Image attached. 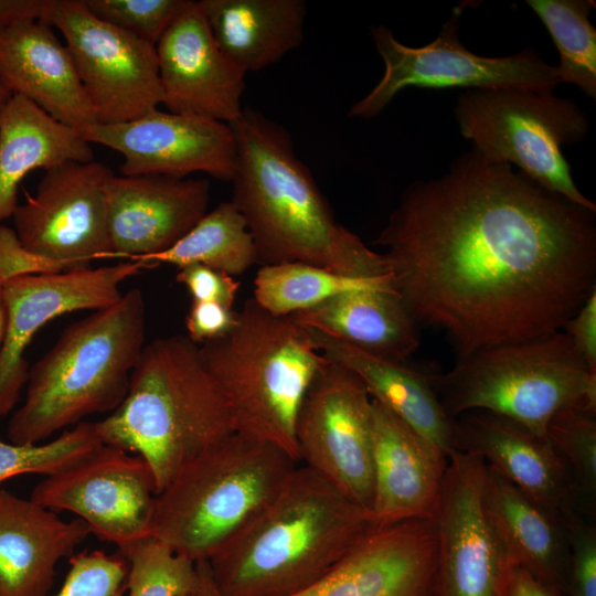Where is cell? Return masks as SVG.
<instances>
[{"label":"cell","mask_w":596,"mask_h":596,"mask_svg":"<svg viewBox=\"0 0 596 596\" xmlns=\"http://www.w3.org/2000/svg\"><path fill=\"white\" fill-rule=\"evenodd\" d=\"M596 212L471 149L407 187L375 243L458 359L563 329L596 290Z\"/></svg>","instance_id":"cell-1"},{"label":"cell","mask_w":596,"mask_h":596,"mask_svg":"<svg viewBox=\"0 0 596 596\" xmlns=\"http://www.w3.org/2000/svg\"><path fill=\"white\" fill-rule=\"evenodd\" d=\"M230 126L236 143L231 201L246 222L257 263H305L354 278L391 274L383 254L336 220L284 127L252 108Z\"/></svg>","instance_id":"cell-2"},{"label":"cell","mask_w":596,"mask_h":596,"mask_svg":"<svg viewBox=\"0 0 596 596\" xmlns=\"http://www.w3.org/2000/svg\"><path fill=\"white\" fill-rule=\"evenodd\" d=\"M370 513L307 466L207 561L222 596H291L368 532Z\"/></svg>","instance_id":"cell-3"},{"label":"cell","mask_w":596,"mask_h":596,"mask_svg":"<svg viewBox=\"0 0 596 596\" xmlns=\"http://www.w3.org/2000/svg\"><path fill=\"white\" fill-rule=\"evenodd\" d=\"M94 427L103 444L148 464L158 494L185 465L235 432L224 393L187 336L147 343L126 397Z\"/></svg>","instance_id":"cell-4"},{"label":"cell","mask_w":596,"mask_h":596,"mask_svg":"<svg viewBox=\"0 0 596 596\" xmlns=\"http://www.w3.org/2000/svg\"><path fill=\"white\" fill-rule=\"evenodd\" d=\"M146 340L137 287L70 324L29 370L25 398L11 416L13 444H38L89 415L115 411L127 395Z\"/></svg>","instance_id":"cell-5"},{"label":"cell","mask_w":596,"mask_h":596,"mask_svg":"<svg viewBox=\"0 0 596 596\" xmlns=\"http://www.w3.org/2000/svg\"><path fill=\"white\" fill-rule=\"evenodd\" d=\"M199 348L226 397L235 432L273 444L300 464L298 411L327 362L308 328L249 298L230 333Z\"/></svg>","instance_id":"cell-6"},{"label":"cell","mask_w":596,"mask_h":596,"mask_svg":"<svg viewBox=\"0 0 596 596\" xmlns=\"http://www.w3.org/2000/svg\"><path fill=\"white\" fill-rule=\"evenodd\" d=\"M297 465L277 446L234 432L185 465L157 496L153 535L194 562L209 561Z\"/></svg>","instance_id":"cell-7"},{"label":"cell","mask_w":596,"mask_h":596,"mask_svg":"<svg viewBox=\"0 0 596 596\" xmlns=\"http://www.w3.org/2000/svg\"><path fill=\"white\" fill-rule=\"evenodd\" d=\"M429 377L450 418L485 411L542 436L563 406L596 404V376L563 330L479 350Z\"/></svg>","instance_id":"cell-8"},{"label":"cell","mask_w":596,"mask_h":596,"mask_svg":"<svg viewBox=\"0 0 596 596\" xmlns=\"http://www.w3.org/2000/svg\"><path fill=\"white\" fill-rule=\"evenodd\" d=\"M455 118L486 159L515 166L545 189L596 212L562 152V146L582 141L589 128L574 100L546 89L471 88L458 96Z\"/></svg>","instance_id":"cell-9"},{"label":"cell","mask_w":596,"mask_h":596,"mask_svg":"<svg viewBox=\"0 0 596 596\" xmlns=\"http://www.w3.org/2000/svg\"><path fill=\"white\" fill-rule=\"evenodd\" d=\"M459 7L443 24L438 36L422 47L398 42L392 31L372 26L375 49L384 62L380 82L350 109V116L380 115L404 88H524L554 91L561 84L556 66L533 49L501 57L473 54L459 40Z\"/></svg>","instance_id":"cell-10"},{"label":"cell","mask_w":596,"mask_h":596,"mask_svg":"<svg viewBox=\"0 0 596 596\" xmlns=\"http://www.w3.org/2000/svg\"><path fill=\"white\" fill-rule=\"evenodd\" d=\"M41 21L63 35L97 124L131 121L162 103L156 45L99 20L83 0H49Z\"/></svg>","instance_id":"cell-11"},{"label":"cell","mask_w":596,"mask_h":596,"mask_svg":"<svg viewBox=\"0 0 596 596\" xmlns=\"http://www.w3.org/2000/svg\"><path fill=\"white\" fill-rule=\"evenodd\" d=\"M295 437L300 462L370 513L372 397L352 371L327 359L301 402Z\"/></svg>","instance_id":"cell-12"},{"label":"cell","mask_w":596,"mask_h":596,"mask_svg":"<svg viewBox=\"0 0 596 596\" xmlns=\"http://www.w3.org/2000/svg\"><path fill=\"white\" fill-rule=\"evenodd\" d=\"M157 488L138 455L103 444L74 466L40 481L31 500L53 511H68L91 533L124 551L153 534Z\"/></svg>","instance_id":"cell-13"},{"label":"cell","mask_w":596,"mask_h":596,"mask_svg":"<svg viewBox=\"0 0 596 596\" xmlns=\"http://www.w3.org/2000/svg\"><path fill=\"white\" fill-rule=\"evenodd\" d=\"M98 161H68L45 170L34 195L17 205L14 232L30 251L62 263L66 270L110 258L107 223L108 180Z\"/></svg>","instance_id":"cell-14"},{"label":"cell","mask_w":596,"mask_h":596,"mask_svg":"<svg viewBox=\"0 0 596 596\" xmlns=\"http://www.w3.org/2000/svg\"><path fill=\"white\" fill-rule=\"evenodd\" d=\"M149 267L128 260L97 268L32 275L2 285L6 326L0 345V418L9 414L26 384L24 352L51 320L78 310H99L120 300V286Z\"/></svg>","instance_id":"cell-15"},{"label":"cell","mask_w":596,"mask_h":596,"mask_svg":"<svg viewBox=\"0 0 596 596\" xmlns=\"http://www.w3.org/2000/svg\"><path fill=\"white\" fill-rule=\"evenodd\" d=\"M485 460L457 451L448 458L434 517L437 562L432 596H503L512 566L481 503Z\"/></svg>","instance_id":"cell-16"},{"label":"cell","mask_w":596,"mask_h":596,"mask_svg":"<svg viewBox=\"0 0 596 596\" xmlns=\"http://www.w3.org/2000/svg\"><path fill=\"white\" fill-rule=\"evenodd\" d=\"M88 143L123 156V175L188 178L203 172L232 182L236 143L228 124L196 116L161 111L121 124H94L79 129Z\"/></svg>","instance_id":"cell-17"},{"label":"cell","mask_w":596,"mask_h":596,"mask_svg":"<svg viewBox=\"0 0 596 596\" xmlns=\"http://www.w3.org/2000/svg\"><path fill=\"white\" fill-rule=\"evenodd\" d=\"M162 103L170 113L232 124L243 111L246 73L215 41L199 1L156 45Z\"/></svg>","instance_id":"cell-18"},{"label":"cell","mask_w":596,"mask_h":596,"mask_svg":"<svg viewBox=\"0 0 596 596\" xmlns=\"http://www.w3.org/2000/svg\"><path fill=\"white\" fill-rule=\"evenodd\" d=\"M434 519L373 528L321 578L291 596H432Z\"/></svg>","instance_id":"cell-19"},{"label":"cell","mask_w":596,"mask_h":596,"mask_svg":"<svg viewBox=\"0 0 596 596\" xmlns=\"http://www.w3.org/2000/svg\"><path fill=\"white\" fill-rule=\"evenodd\" d=\"M110 258L161 253L182 238L207 212L206 179L113 175L106 188Z\"/></svg>","instance_id":"cell-20"},{"label":"cell","mask_w":596,"mask_h":596,"mask_svg":"<svg viewBox=\"0 0 596 596\" xmlns=\"http://www.w3.org/2000/svg\"><path fill=\"white\" fill-rule=\"evenodd\" d=\"M454 425L457 451L481 457L558 519L582 517L571 470L546 436L485 411L464 413Z\"/></svg>","instance_id":"cell-21"},{"label":"cell","mask_w":596,"mask_h":596,"mask_svg":"<svg viewBox=\"0 0 596 596\" xmlns=\"http://www.w3.org/2000/svg\"><path fill=\"white\" fill-rule=\"evenodd\" d=\"M372 464L375 528L434 519L448 458L373 398Z\"/></svg>","instance_id":"cell-22"},{"label":"cell","mask_w":596,"mask_h":596,"mask_svg":"<svg viewBox=\"0 0 596 596\" xmlns=\"http://www.w3.org/2000/svg\"><path fill=\"white\" fill-rule=\"evenodd\" d=\"M0 81L65 125L79 130L97 124L70 51L44 21L0 33Z\"/></svg>","instance_id":"cell-23"},{"label":"cell","mask_w":596,"mask_h":596,"mask_svg":"<svg viewBox=\"0 0 596 596\" xmlns=\"http://www.w3.org/2000/svg\"><path fill=\"white\" fill-rule=\"evenodd\" d=\"M89 534L83 520L0 488V596H46L58 561Z\"/></svg>","instance_id":"cell-24"},{"label":"cell","mask_w":596,"mask_h":596,"mask_svg":"<svg viewBox=\"0 0 596 596\" xmlns=\"http://www.w3.org/2000/svg\"><path fill=\"white\" fill-rule=\"evenodd\" d=\"M481 503L509 563L525 568L565 596L570 543L564 521L487 464Z\"/></svg>","instance_id":"cell-25"},{"label":"cell","mask_w":596,"mask_h":596,"mask_svg":"<svg viewBox=\"0 0 596 596\" xmlns=\"http://www.w3.org/2000/svg\"><path fill=\"white\" fill-rule=\"evenodd\" d=\"M308 331L318 350L352 371L373 400L436 445L447 458L457 453L454 419L437 397L430 370L370 354L311 328Z\"/></svg>","instance_id":"cell-26"},{"label":"cell","mask_w":596,"mask_h":596,"mask_svg":"<svg viewBox=\"0 0 596 596\" xmlns=\"http://www.w3.org/2000/svg\"><path fill=\"white\" fill-rule=\"evenodd\" d=\"M300 324L384 359L406 362L418 349L417 322L396 290H354L291 315Z\"/></svg>","instance_id":"cell-27"},{"label":"cell","mask_w":596,"mask_h":596,"mask_svg":"<svg viewBox=\"0 0 596 596\" xmlns=\"http://www.w3.org/2000/svg\"><path fill=\"white\" fill-rule=\"evenodd\" d=\"M93 158L91 143L78 129L28 98L11 95L0 111V224L12 216L19 184L28 173Z\"/></svg>","instance_id":"cell-28"},{"label":"cell","mask_w":596,"mask_h":596,"mask_svg":"<svg viewBox=\"0 0 596 596\" xmlns=\"http://www.w3.org/2000/svg\"><path fill=\"white\" fill-rule=\"evenodd\" d=\"M223 52L245 73L264 70L304 41V0H201Z\"/></svg>","instance_id":"cell-29"},{"label":"cell","mask_w":596,"mask_h":596,"mask_svg":"<svg viewBox=\"0 0 596 596\" xmlns=\"http://www.w3.org/2000/svg\"><path fill=\"white\" fill-rule=\"evenodd\" d=\"M128 260L149 267L168 264L178 269L201 264L234 277L257 264V254L243 215L232 201H225L206 212L170 248Z\"/></svg>","instance_id":"cell-30"},{"label":"cell","mask_w":596,"mask_h":596,"mask_svg":"<svg viewBox=\"0 0 596 596\" xmlns=\"http://www.w3.org/2000/svg\"><path fill=\"white\" fill-rule=\"evenodd\" d=\"M369 289L395 290L392 274L354 278L305 263H285L259 268L253 299L270 313L291 316L339 294Z\"/></svg>","instance_id":"cell-31"},{"label":"cell","mask_w":596,"mask_h":596,"mask_svg":"<svg viewBox=\"0 0 596 596\" xmlns=\"http://www.w3.org/2000/svg\"><path fill=\"white\" fill-rule=\"evenodd\" d=\"M547 29L560 54L561 83L577 86L596 98V29L589 21L592 0H528Z\"/></svg>","instance_id":"cell-32"},{"label":"cell","mask_w":596,"mask_h":596,"mask_svg":"<svg viewBox=\"0 0 596 596\" xmlns=\"http://www.w3.org/2000/svg\"><path fill=\"white\" fill-rule=\"evenodd\" d=\"M546 437L567 464L576 489L579 513L596 519V404L579 401L558 409Z\"/></svg>","instance_id":"cell-33"},{"label":"cell","mask_w":596,"mask_h":596,"mask_svg":"<svg viewBox=\"0 0 596 596\" xmlns=\"http://www.w3.org/2000/svg\"><path fill=\"white\" fill-rule=\"evenodd\" d=\"M120 553L128 563V596L196 595V562L177 553L158 536H146Z\"/></svg>","instance_id":"cell-34"},{"label":"cell","mask_w":596,"mask_h":596,"mask_svg":"<svg viewBox=\"0 0 596 596\" xmlns=\"http://www.w3.org/2000/svg\"><path fill=\"white\" fill-rule=\"evenodd\" d=\"M103 443L94 423L82 422L43 444H13L0 439V485L26 473H58L79 462Z\"/></svg>","instance_id":"cell-35"},{"label":"cell","mask_w":596,"mask_h":596,"mask_svg":"<svg viewBox=\"0 0 596 596\" xmlns=\"http://www.w3.org/2000/svg\"><path fill=\"white\" fill-rule=\"evenodd\" d=\"M99 20L157 45L192 0H83Z\"/></svg>","instance_id":"cell-36"},{"label":"cell","mask_w":596,"mask_h":596,"mask_svg":"<svg viewBox=\"0 0 596 596\" xmlns=\"http://www.w3.org/2000/svg\"><path fill=\"white\" fill-rule=\"evenodd\" d=\"M127 573L124 556L84 552L71 558V568L55 596H123Z\"/></svg>","instance_id":"cell-37"},{"label":"cell","mask_w":596,"mask_h":596,"mask_svg":"<svg viewBox=\"0 0 596 596\" xmlns=\"http://www.w3.org/2000/svg\"><path fill=\"white\" fill-rule=\"evenodd\" d=\"M570 543L566 595L596 596V525L582 517L564 520Z\"/></svg>","instance_id":"cell-38"},{"label":"cell","mask_w":596,"mask_h":596,"mask_svg":"<svg viewBox=\"0 0 596 596\" xmlns=\"http://www.w3.org/2000/svg\"><path fill=\"white\" fill-rule=\"evenodd\" d=\"M66 270L54 259L28 249L14 230L0 224V285L24 276L56 274Z\"/></svg>","instance_id":"cell-39"},{"label":"cell","mask_w":596,"mask_h":596,"mask_svg":"<svg viewBox=\"0 0 596 596\" xmlns=\"http://www.w3.org/2000/svg\"><path fill=\"white\" fill-rule=\"evenodd\" d=\"M178 270L175 280L187 287L192 300L233 307L241 286L233 276L201 264L189 265Z\"/></svg>","instance_id":"cell-40"},{"label":"cell","mask_w":596,"mask_h":596,"mask_svg":"<svg viewBox=\"0 0 596 596\" xmlns=\"http://www.w3.org/2000/svg\"><path fill=\"white\" fill-rule=\"evenodd\" d=\"M238 312L217 302L192 300L185 318L188 338L195 344L222 338L237 322Z\"/></svg>","instance_id":"cell-41"},{"label":"cell","mask_w":596,"mask_h":596,"mask_svg":"<svg viewBox=\"0 0 596 596\" xmlns=\"http://www.w3.org/2000/svg\"><path fill=\"white\" fill-rule=\"evenodd\" d=\"M562 330L573 341L588 372L596 376V290L566 321Z\"/></svg>","instance_id":"cell-42"},{"label":"cell","mask_w":596,"mask_h":596,"mask_svg":"<svg viewBox=\"0 0 596 596\" xmlns=\"http://www.w3.org/2000/svg\"><path fill=\"white\" fill-rule=\"evenodd\" d=\"M503 596H564L553 586L545 584L519 565L509 567Z\"/></svg>","instance_id":"cell-43"},{"label":"cell","mask_w":596,"mask_h":596,"mask_svg":"<svg viewBox=\"0 0 596 596\" xmlns=\"http://www.w3.org/2000/svg\"><path fill=\"white\" fill-rule=\"evenodd\" d=\"M49 0H0V33L24 21L42 20Z\"/></svg>","instance_id":"cell-44"},{"label":"cell","mask_w":596,"mask_h":596,"mask_svg":"<svg viewBox=\"0 0 596 596\" xmlns=\"http://www.w3.org/2000/svg\"><path fill=\"white\" fill-rule=\"evenodd\" d=\"M199 574V588L196 596H222L212 577L207 561L196 562Z\"/></svg>","instance_id":"cell-45"},{"label":"cell","mask_w":596,"mask_h":596,"mask_svg":"<svg viewBox=\"0 0 596 596\" xmlns=\"http://www.w3.org/2000/svg\"><path fill=\"white\" fill-rule=\"evenodd\" d=\"M4 326H6V310H4V304H3V298H2V286L0 285V345L3 339Z\"/></svg>","instance_id":"cell-46"},{"label":"cell","mask_w":596,"mask_h":596,"mask_svg":"<svg viewBox=\"0 0 596 596\" xmlns=\"http://www.w3.org/2000/svg\"><path fill=\"white\" fill-rule=\"evenodd\" d=\"M11 93L7 89V87L3 85V83L0 81V111L7 100L10 98Z\"/></svg>","instance_id":"cell-47"},{"label":"cell","mask_w":596,"mask_h":596,"mask_svg":"<svg viewBox=\"0 0 596 596\" xmlns=\"http://www.w3.org/2000/svg\"><path fill=\"white\" fill-rule=\"evenodd\" d=\"M196 596V595H195Z\"/></svg>","instance_id":"cell-48"}]
</instances>
